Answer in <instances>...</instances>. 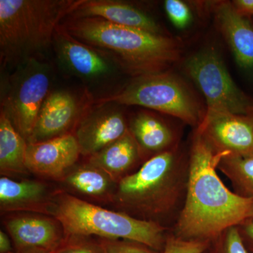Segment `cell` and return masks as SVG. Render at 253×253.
Segmentation results:
<instances>
[{
	"label": "cell",
	"mask_w": 253,
	"mask_h": 253,
	"mask_svg": "<svg viewBox=\"0 0 253 253\" xmlns=\"http://www.w3.org/2000/svg\"><path fill=\"white\" fill-rule=\"evenodd\" d=\"M185 204L170 231L187 241H211L223 231L253 216V200L228 189L217 174L225 154H216L194 130L189 150Z\"/></svg>",
	"instance_id": "1"
},
{
	"label": "cell",
	"mask_w": 253,
	"mask_h": 253,
	"mask_svg": "<svg viewBox=\"0 0 253 253\" xmlns=\"http://www.w3.org/2000/svg\"><path fill=\"white\" fill-rule=\"evenodd\" d=\"M189 176V151L179 145L120 181L110 209L171 230L185 204Z\"/></svg>",
	"instance_id": "2"
},
{
	"label": "cell",
	"mask_w": 253,
	"mask_h": 253,
	"mask_svg": "<svg viewBox=\"0 0 253 253\" xmlns=\"http://www.w3.org/2000/svg\"><path fill=\"white\" fill-rule=\"evenodd\" d=\"M63 26L134 77L167 71L180 57L179 42L167 35L113 24L98 18H68Z\"/></svg>",
	"instance_id": "3"
},
{
	"label": "cell",
	"mask_w": 253,
	"mask_h": 253,
	"mask_svg": "<svg viewBox=\"0 0 253 253\" xmlns=\"http://www.w3.org/2000/svg\"><path fill=\"white\" fill-rule=\"evenodd\" d=\"M82 0H0V63L16 68L53 45L61 21Z\"/></svg>",
	"instance_id": "4"
},
{
	"label": "cell",
	"mask_w": 253,
	"mask_h": 253,
	"mask_svg": "<svg viewBox=\"0 0 253 253\" xmlns=\"http://www.w3.org/2000/svg\"><path fill=\"white\" fill-rule=\"evenodd\" d=\"M51 216L62 224L66 236L129 240L159 252L164 250L169 231L156 223L86 202L60 190L55 197Z\"/></svg>",
	"instance_id": "5"
},
{
	"label": "cell",
	"mask_w": 253,
	"mask_h": 253,
	"mask_svg": "<svg viewBox=\"0 0 253 253\" xmlns=\"http://www.w3.org/2000/svg\"><path fill=\"white\" fill-rule=\"evenodd\" d=\"M142 106L178 118L197 127L206 110L186 83L172 73L144 75L133 78L119 90L95 100V105Z\"/></svg>",
	"instance_id": "6"
},
{
	"label": "cell",
	"mask_w": 253,
	"mask_h": 253,
	"mask_svg": "<svg viewBox=\"0 0 253 253\" xmlns=\"http://www.w3.org/2000/svg\"><path fill=\"white\" fill-rule=\"evenodd\" d=\"M51 70L41 59L20 65L1 83V111L27 141L50 91Z\"/></svg>",
	"instance_id": "7"
},
{
	"label": "cell",
	"mask_w": 253,
	"mask_h": 253,
	"mask_svg": "<svg viewBox=\"0 0 253 253\" xmlns=\"http://www.w3.org/2000/svg\"><path fill=\"white\" fill-rule=\"evenodd\" d=\"M184 68L204 94L206 109L253 113V99L238 87L215 49L208 48L192 55Z\"/></svg>",
	"instance_id": "8"
},
{
	"label": "cell",
	"mask_w": 253,
	"mask_h": 253,
	"mask_svg": "<svg viewBox=\"0 0 253 253\" xmlns=\"http://www.w3.org/2000/svg\"><path fill=\"white\" fill-rule=\"evenodd\" d=\"M195 130L216 154L253 157V113L207 110Z\"/></svg>",
	"instance_id": "9"
},
{
	"label": "cell",
	"mask_w": 253,
	"mask_h": 253,
	"mask_svg": "<svg viewBox=\"0 0 253 253\" xmlns=\"http://www.w3.org/2000/svg\"><path fill=\"white\" fill-rule=\"evenodd\" d=\"M93 104L94 100L87 91H51L42 106L28 144L73 134Z\"/></svg>",
	"instance_id": "10"
},
{
	"label": "cell",
	"mask_w": 253,
	"mask_h": 253,
	"mask_svg": "<svg viewBox=\"0 0 253 253\" xmlns=\"http://www.w3.org/2000/svg\"><path fill=\"white\" fill-rule=\"evenodd\" d=\"M1 216L16 253L36 250L54 253L66 237L62 224L53 216L31 212Z\"/></svg>",
	"instance_id": "11"
},
{
	"label": "cell",
	"mask_w": 253,
	"mask_h": 253,
	"mask_svg": "<svg viewBox=\"0 0 253 253\" xmlns=\"http://www.w3.org/2000/svg\"><path fill=\"white\" fill-rule=\"evenodd\" d=\"M129 131V123L116 104L96 105L76 126V137L81 156L89 158L123 137Z\"/></svg>",
	"instance_id": "12"
},
{
	"label": "cell",
	"mask_w": 253,
	"mask_h": 253,
	"mask_svg": "<svg viewBox=\"0 0 253 253\" xmlns=\"http://www.w3.org/2000/svg\"><path fill=\"white\" fill-rule=\"evenodd\" d=\"M81 150L73 134L28 144L26 165L30 174L56 183L78 163Z\"/></svg>",
	"instance_id": "13"
},
{
	"label": "cell",
	"mask_w": 253,
	"mask_h": 253,
	"mask_svg": "<svg viewBox=\"0 0 253 253\" xmlns=\"http://www.w3.org/2000/svg\"><path fill=\"white\" fill-rule=\"evenodd\" d=\"M59 189L56 184L43 179L0 177L1 215L31 212L51 216L54 199Z\"/></svg>",
	"instance_id": "14"
},
{
	"label": "cell",
	"mask_w": 253,
	"mask_h": 253,
	"mask_svg": "<svg viewBox=\"0 0 253 253\" xmlns=\"http://www.w3.org/2000/svg\"><path fill=\"white\" fill-rule=\"evenodd\" d=\"M53 46L60 61L71 72L82 78L96 81L109 76L112 73L113 61L71 36L62 24L56 28Z\"/></svg>",
	"instance_id": "15"
},
{
	"label": "cell",
	"mask_w": 253,
	"mask_h": 253,
	"mask_svg": "<svg viewBox=\"0 0 253 253\" xmlns=\"http://www.w3.org/2000/svg\"><path fill=\"white\" fill-rule=\"evenodd\" d=\"M55 184L60 191L83 201L109 207L118 183L101 168L86 161L75 165L61 180Z\"/></svg>",
	"instance_id": "16"
},
{
	"label": "cell",
	"mask_w": 253,
	"mask_h": 253,
	"mask_svg": "<svg viewBox=\"0 0 253 253\" xmlns=\"http://www.w3.org/2000/svg\"><path fill=\"white\" fill-rule=\"evenodd\" d=\"M211 8L236 63L244 69H253V26L249 18L241 16L231 1L212 2Z\"/></svg>",
	"instance_id": "17"
},
{
	"label": "cell",
	"mask_w": 253,
	"mask_h": 253,
	"mask_svg": "<svg viewBox=\"0 0 253 253\" xmlns=\"http://www.w3.org/2000/svg\"><path fill=\"white\" fill-rule=\"evenodd\" d=\"M72 18H98L118 26L166 35L156 21L142 10L117 0H82Z\"/></svg>",
	"instance_id": "18"
},
{
	"label": "cell",
	"mask_w": 253,
	"mask_h": 253,
	"mask_svg": "<svg viewBox=\"0 0 253 253\" xmlns=\"http://www.w3.org/2000/svg\"><path fill=\"white\" fill-rule=\"evenodd\" d=\"M86 161L101 168L117 183L136 172L146 159L130 131L105 147Z\"/></svg>",
	"instance_id": "19"
},
{
	"label": "cell",
	"mask_w": 253,
	"mask_h": 253,
	"mask_svg": "<svg viewBox=\"0 0 253 253\" xmlns=\"http://www.w3.org/2000/svg\"><path fill=\"white\" fill-rule=\"evenodd\" d=\"M129 129L140 146L146 161L180 145L178 131L149 111L136 113L129 121Z\"/></svg>",
	"instance_id": "20"
},
{
	"label": "cell",
	"mask_w": 253,
	"mask_h": 253,
	"mask_svg": "<svg viewBox=\"0 0 253 253\" xmlns=\"http://www.w3.org/2000/svg\"><path fill=\"white\" fill-rule=\"evenodd\" d=\"M28 142L15 129L9 118L0 111V174L18 178L29 175L26 157Z\"/></svg>",
	"instance_id": "21"
},
{
	"label": "cell",
	"mask_w": 253,
	"mask_h": 253,
	"mask_svg": "<svg viewBox=\"0 0 253 253\" xmlns=\"http://www.w3.org/2000/svg\"><path fill=\"white\" fill-rule=\"evenodd\" d=\"M217 169L230 181L236 194L253 200V157L224 156Z\"/></svg>",
	"instance_id": "22"
},
{
	"label": "cell",
	"mask_w": 253,
	"mask_h": 253,
	"mask_svg": "<svg viewBox=\"0 0 253 253\" xmlns=\"http://www.w3.org/2000/svg\"><path fill=\"white\" fill-rule=\"evenodd\" d=\"M205 253H251L245 246L237 226H231L212 239Z\"/></svg>",
	"instance_id": "23"
},
{
	"label": "cell",
	"mask_w": 253,
	"mask_h": 253,
	"mask_svg": "<svg viewBox=\"0 0 253 253\" xmlns=\"http://www.w3.org/2000/svg\"><path fill=\"white\" fill-rule=\"evenodd\" d=\"M54 253H105L99 238L83 235L66 236Z\"/></svg>",
	"instance_id": "24"
},
{
	"label": "cell",
	"mask_w": 253,
	"mask_h": 253,
	"mask_svg": "<svg viewBox=\"0 0 253 253\" xmlns=\"http://www.w3.org/2000/svg\"><path fill=\"white\" fill-rule=\"evenodd\" d=\"M211 241H187L176 237L169 230L163 253H204Z\"/></svg>",
	"instance_id": "25"
},
{
	"label": "cell",
	"mask_w": 253,
	"mask_h": 253,
	"mask_svg": "<svg viewBox=\"0 0 253 253\" xmlns=\"http://www.w3.org/2000/svg\"><path fill=\"white\" fill-rule=\"evenodd\" d=\"M99 239L105 253H163L136 241L126 239Z\"/></svg>",
	"instance_id": "26"
},
{
	"label": "cell",
	"mask_w": 253,
	"mask_h": 253,
	"mask_svg": "<svg viewBox=\"0 0 253 253\" xmlns=\"http://www.w3.org/2000/svg\"><path fill=\"white\" fill-rule=\"evenodd\" d=\"M168 18L175 27L184 29L192 21V14L189 6L181 0H167L164 3Z\"/></svg>",
	"instance_id": "27"
},
{
	"label": "cell",
	"mask_w": 253,
	"mask_h": 253,
	"mask_svg": "<svg viewBox=\"0 0 253 253\" xmlns=\"http://www.w3.org/2000/svg\"><path fill=\"white\" fill-rule=\"evenodd\" d=\"M245 246L249 252L253 253V216L237 226Z\"/></svg>",
	"instance_id": "28"
},
{
	"label": "cell",
	"mask_w": 253,
	"mask_h": 253,
	"mask_svg": "<svg viewBox=\"0 0 253 253\" xmlns=\"http://www.w3.org/2000/svg\"><path fill=\"white\" fill-rule=\"evenodd\" d=\"M231 3L241 16L246 18L253 16V0H234Z\"/></svg>",
	"instance_id": "29"
},
{
	"label": "cell",
	"mask_w": 253,
	"mask_h": 253,
	"mask_svg": "<svg viewBox=\"0 0 253 253\" xmlns=\"http://www.w3.org/2000/svg\"><path fill=\"white\" fill-rule=\"evenodd\" d=\"M11 238L9 234L2 230L0 231V253L13 252L11 246Z\"/></svg>",
	"instance_id": "30"
},
{
	"label": "cell",
	"mask_w": 253,
	"mask_h": 253,
	"mask_svg": "<svg viewBox=\"0 0 253 253\" xmlns=\"http://www.w3.org/2000/svg\"><path fill=\"white\" fill-rule=\"evenodd\" d=\"M54 253L47 252V251H38V250H36V251H27V252H23V253Z\"/></svg>",
	"instance_id": "31"
},
{
	"label": "cell",
	"mask_w": 253,
	"mask_h": 253,
	"mask_svg": "<svg viewBox=\"0 0 253 253\" xmlns=\"http://www.w3.org/2000/svg\"><path fill=\"white\" fill-rule=\"evenodd\" d=\"M15 253V252H11V253Z\"/></svg>",
	"instance_id": "32"
},
{
	"label": "cell",
	"mask_w": 253,
	"mask_h": 253,
	"mask_svg": "<svg viewBox=\"0 0 253 253\" xmlns=\"http://www.w3.org/2000/svg\"><path fill=\"white\" fill-rule=\"evenodd\" d=\"M205 253H206V252H205Z\"/></svg>",
	"instance_id": "33"
}]
</instances>
